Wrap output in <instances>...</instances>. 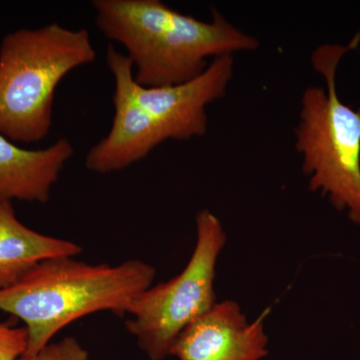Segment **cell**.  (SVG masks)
I'll list each match as a JSON object with an SVG mask.
<instances>
[{
    "instance_id": "4",
    "label": "cell",
    "mask_w": 360,
    "mask_h": 360,
    "mask_svg": "<svg viewBox=\"0 0 360 360\" xmlns=\"http://www.w3.org/2000/svg\"><path fill=\"white\" fill-rule=\"evenodd\" d=\"M359 41V33L347 45L322 44L312 53V65L323 75L326 89L309 86L303 92L295 148L309 188L328 196L340 212L347 210L360 226V108L343 103L336 90L341 58Z\"/></svg>"
},
{
    "instance_id": "7",
    "label": "cell",
    "mask_w": 360,
    "mask_h": 360,
    "mask_svg": "<svg viewBox=\"0 0 360 360\" xmlns=\"http://www.w3.org/2000/svg\"><path fill=\"white\" fill-rule=\"evenodd\" d=\"M262 319L248 322L238 303L217 302L175 340L170 354L179 360H260L269 354Z\"/></svg>"
},
{
    "instance_id": "1",
    "label": "cell",
    "mask_w": 360,
    "mask_h": 360,
    "mask_svg": "<svg viewBox=\"0 0 360 360\" xmlns=\"http://www.w3.org/2000/svg\"><path fill=\"white\" fill-rule=\"evenodd\" d=\"M92 7L99 30L127 49L135 82L144 87L184 84L206 70L208 58L259 45L217 11L207 22L160 0H94Z\"/></svg>"
},
{
    "instance_id": "11",
    "label": "cell",
    "mask_w": 360,
    "mask_h": 360,
    "mask_svg": "<svg viewBox=\"0 0 360 360\" xmlns=\"http://www.w3.org/2000/svg\"><path fill=\"white\" fill-rule=\"evenodd\" d=\"M27 348V331L0 323V360H18Z\"/></svg>"
},
{
    "instance_id": "9",
    "label": "cell",
    "mask_w": 360,
    "mask_h": 360,
    "mask_svg": "<svg viewBox=\"0 0 360 360\" xmlns=\"http://www.w3.org/2000/svg\"><path fill=\"white\" fill-rule=\"evenodd\" d=\"M82 246L26 226L16 217L13 201L0 198V290L18 283L40 262L77 257Z\"/></svg>"
},
{
    "instance_id": "3",
    "label": "cell",
    "mask_w": 360,
    "mask_h": 360,
    "mask_svg": "<svg viewBox=\"0 0 360 360\" xmlns=\"http://www.w3.org/2000/svg\"><path fill=\"white\" fill-rule=\"evenodd\" d=\"M96 58L84 28L73 30L54 22L6 35L0 44V134L23 143L45 139L59 82Z\"/></svg>"
},
{
    "instance_id": "10",
    "label": "cell",
    "mask_w": 360,
    "mask_h": 360,
    "mask_svg": "<svg viewBox=\"0 0 360 360\" xmlns=\"http://www.w3.org/2000/svg\"><path fill=\"white\" fill-rule=\"evenodd\" d=\"M18 360H89V354L77 338L68 336L49 343L37 354L22 355Z\"/></svg>"
},
{
    "instance_id": "6",
    "label": "cell",
    "mask_w": 360,
    "mask_h": 360,
    "mask_svg": "<svg viewBox=\"0 0 360 360\" xmlns=\"http://www.w3.org/2000/svg\"><path fill=\"white\" fill-rule=\"evenodd\" d=\"M225 243L220 220L210 210H201L188 264L179 276L151 285L132 303L125 326L151 360L167 357L177 336L217 304L215 271Z\"/></svg>"
},
{
    "instance_id": "8",
    "label": "cell",
    "mask_w": 360,
    "mask_h": 360,
    "mask_svg": "<svg viewBox=\"0 0 360 360\" xmlns=\"http://www.w3.org/2000/svg\"><path fill=\"white\" fill-rule=\"evenodd\" d=\"M75 149L66 139L44 149L15 146L0 134V198L45 203Z\"/></svg>"
},
{
    "instance_id": "2",
    "label": "cell",
    "mask_w": 360,
    "mask_h": 360,
    "mask_svg": "<svg viewBox=\"0 0 360 360\" xmlns=\"http://www.w3.org/2000/svg\"><path fill=\"white\" fill-rule=\"evenodd\" d=\"M155 267L139 259L91 265L72 257L40 262L18 283L0 290V310L25 323L26 356L37 354L77 319L98 311L124 316L153 285Z\"/></svg>"
},
{
    "instance_id": "5",
    "label": "cell",
    "mask_w": 360,
    "mask_h": 360,
    "mask_svg": "<svg viewBox=\"0 0 360 360\" xmlns=\"http://www.w3.org/2000/svg\"><path fill=\"white\" fill-rule=\"evenodd\" d=\"M106 61L115 82L111 131L122 146L142 156L167 139L205 134L206 106L224 96L234 65L232 56H219L184 84L144 87L135 82L134 65L125 54L112 49Z\"/></svg>"
}]
</instances>
